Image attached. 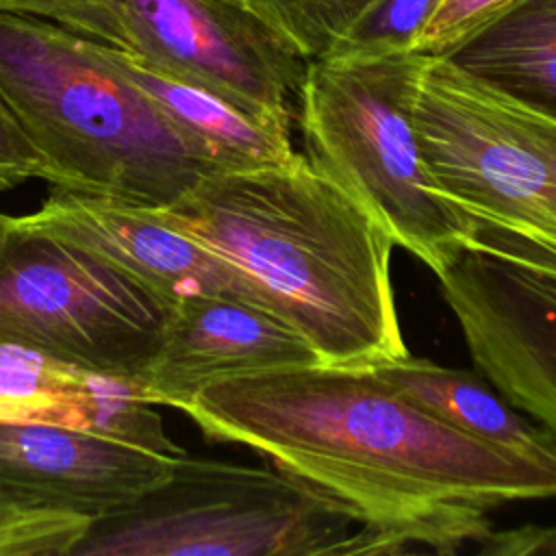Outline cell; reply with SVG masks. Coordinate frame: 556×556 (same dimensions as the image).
Instances as JSON below:
<instances>
[{
  "mask_svg": "<svg viewBox=\"0 0 556 556\" xmlns=\"http://www.w3.org/2000/svg\"><path fill=\"white\" fill-rule=\"evenodd\" d=\"M182 413L206 439L248 445L339 500L358 523L556 497V467L454 430L369 369L241 374L204 387Z\"/></svg>",
  "mask_w": 556,
  "mask_h": 556,
  "instance_id": "obj_1",
  "label": "cell"
},
{
  "mask_svg": "<svg viewBox=\"0 0 556 556\" xmlns=\"http://www.w3.org/2000/svg\"><path fill=\"white\" fill-rule=\"evenodd\" d=\"M143 208L235 265L321 365L369 369L410 354L391 282V235L304 154L215 172L178 202Z\"/></svg>",
  "mask_w": 556,
  "mask_h": 556,
  "instance_id": "obj_2",
  "label": "cell"
},
{
  "mask_svg": "<svg viewBox=\"0 0 556 556\" xmlns=\"http://www.w3.org/2000/svg\"><path fill=\"white\" fill-rule=\"evenodd\" d=\"M0 100L59 189L161 208L224 172L102 43L54 22L0 11Z\"/></svg>",
  "mask_w": 556,
  "mask_h": 556,
  "instance_id": "obj_3",
  "label": "cell"
},
{
  "mask_svg": "<svg viewBox=\"0 0 556 556\" xmlns=\"http://www.w3.org/2000/svg\"><path fill=\"white\" fill-rule=\"evenodd\" d=\"M424 61L413 50L308 59L295 124L304 156L437 276L469 243V230L437 193L421 156L413 102Z\"/></svg>",
  "mask_w": 556,
  "mask_h": 556,
  "instance_id": "obj_4",
  "label": "cell"
},
{
  "mask_svg": "<svg viewBox=\"0 0 556 556\" xmlns=\"http://www.w3.org/2000/svg\"><path fill=\"white\" fill-rule=\"evenodd\" d=\"M415 128L437 193L469 241L556 271V119L426 56Z\"/></svg>",
  "mask_w": 556,
  "mask_h": 556,
  "instance_id": "obj_5",
  "label": "cell"
},
{
  "mask_svg": "<svg viewBox=\"0 0 556 556\" xmlns=\"http://www.w3.org/2000/svg\"><path fill=\"white\" fill-rule=\"evenodd\" d=\"M354 523L339 500L274 465L185 452L132 506L91 521L72 556H334Z\"/></svg>",
  "mask_w": 556,
  "mask_h": 556,
  "instance_id": "obj_6",
  "label": "cell"
},
{
  "mask_svg": "<svg viewBox=\"0 0 556 556\" xmlns=\"http://www.w3.org/2000/svg\"><path fill=\"white\" fill-rule=\"evenodd\" d=\"M169 306L93 252L0 213V345L87 371L139 378Z\"/></svg>",
  "mask_w": 556,
  "mask_h": 556,
  "instance_id": "obj_7",
  "label": "cell"
},
{
  "mask_svg": "<svg viewBox=\"0 0 556 556\" xmlns=\"http://www.w3.org/2000/svg\"><path fill=\"white\" fill-rule=\"evenodd\" d=\"M126 52L293 128L306 59L250 0H122Z\"/></svg>",
  "mask_w": 556,
  "mask_h": 556,
  "instance_id": "obj_8",
  "label": "cell"
},
{
  "mask_svg": "<svg viewBox=\"0 0 556 556\" xmlns=\"http://www.w3.org/2000/svg\"><path fill=\"white\" fill-rule=\"evenodd\" d=\"M437 278L476 369L556 434V271L467 243Z\"/></svg>",
  "mask_w": 556,
  "mask_h": 556,
  "instance_id": "obj_9",
  "label": "cell"
},
{
  "mask_svg": "<svg viewBox=\"0 0 556 556\" xmlns=\"http://www.w3.org/2000/svg\"><path fill=\"white\" fill-rule=\"evenodd\" d=\"M178 456L80 428L0 421V495L96 521L159 486Z\"/></svg>",
  "mask_w": 556,
  "mask_h": 556,
  "instance_id": "obj_10",
  "label": "cell"
},
{
  "mask_svg": "<svg viewBox=\"0 0 556 556\" xmlns=\"http://www.w3.org/2000/svg\"><path fill=\"white\" fill-rule=\"evenodd\" d=\"M321 365L315 348L274 311L226 293L176 302L139 380L154 406L185 408L204 387L256 371Z\"/></svg>",
  "mask_w": 556,
  "mask_h": 556,
  "instance_id": "obj_11",
  "label": "cell"
},
{
  "mask_svg": "<svg viewBox=\"0 0 556 556\" xmlns=\"http://www.w3.org/2000/svg\"><path fill=\"white\" fill-rule=\"evenodd\" d=\"M26 217L37 228L104 258L169 308L200 293H226L261 304L235 265L143 206L52 187L39 211Z\"/></svg>",
  "mask_w": 556,
  "mask_h": 556,
  "instance_id": "obj_12",
  "label": "cell"
},
{
  "mask_svg": "<svg viewBox=\"0 0 556 556\" xmlns=\"http://www.w3.org/2000/svg\"><path fill=\"white\" fill-rule=\"evenodd\" d=\"M0 421L91 430L169 456L185 452L167 437L139 378L87 371L17 345H0Z\"/></svg>",
  "mask_w": 556,
  "mask_h": 556,
  "instance_id": "obj_13",
  "label": "cell"
},
{
  "mask_svg": "<svg viewBox=\"0 0 556 556\" xmlns=\"http://www.w3.org/2000/svg\"><path fill=\"white\" fill-rule=\"evenodd\" d=\"M369 371L454 430L556 467V434L526 417L480 371L454 369L410 354Z\"/></svg>",
  "mask_w": 556,
  "mask_h": 556,
  "instance_id": "obj_14",
  "label": "cell"
},
{
  "mask_svg": "<svg viewBox=\"0 0 556 556\" xmlns=\"http://www.w3.org/2000/svg\"><path fill=\"white\" fill-rule=\"evenodd\" d=\"M102 50L219 169H252L295 159L298 152L289 126L248 113L202 87L161 74L126 50L106 43H102Z\"/></svg>",
  "mask_w": 556,
  "mask_h": 556,
  "instance_id": "obj_15",
  "label": "cell"
},
{
  "mask_svg": "<svg viewBox=\"0 0 556 556\" xmlns=\"http://www.w3.org/2000/svg\"><path fill=\"white\" fill-rule=\"evenodd\" d=\"M441 59L556 119V0H521Z\"/></svg>",
  "mask_w": 556,
  "mask_h": 556,
  "instance_id": "obj_16",
  "label": "cell"
},
{
  "mask_svg": "<svg viewBox=\"0 0 556 556\" xmlns=\"http://www.w3.org/2000/svg\"><path fill=\"white\" fill-rule=\"evenodd\" d=\"M493 530L486 508L458 506L428 517L397 521L389 526L358 523L334 549V556L354 554H408L434 552L456 554L467 545H478Z\"/></svg>",
  "mask_w": 556,
  "mask_h": 556,
  "instance_id": "obj_17",
  "label": "cell"
},
{
  "mask_svg": "<svg viewBox=\"0 0 556 556\" xmlns=\"http://www.w3.org/2000/svg\"><path fill=\"white\" fill-rule=\"evenodd\" d=\"M308 61L328 54L378 0H250Z\"/></svg>",
  "mask_w": 556,
  "mask_h": 556,
  "instance_id": "obj_18",
  "label": "cell"
},
{
  "mask_svg": "<svg viewBox=\"0 0 556 556\" xmlns=\"http://www.w3.org/2000/svg\"><path fill=\"white\" fill-rule=\"evenodd\" d=\"M91 519L30 508L0 495V556H72Z\"/></svg>",
  "mask_w": 556,
  "mask_h": 556,
  "instance_id": "obj_19",
  "label": "cell"
},
{
  "mask_svg": "<svg viewBox=\"0 0 556 556\" xmlns=\"http://www.w3.org/2000/svg\"><path fill=\"white\" fill-rule=\"evenodd\" d=\"M443 0H378L328 54L410 50Z\"/></svg>",
  "mask_w": 556,
  "mask_h": 556,
  "instance_id": "obj_20",
  "label": "cell"
},
{
  "mask_svg": "<svg viewBox=\"0 0 556 556\" xmlns=\"http://www.w3.org/2000/svg\"><path fill=\"white\" fill-rule=\"evenodd\" d=\"M0 11L54 22L91 41L126 50L122 0H0Z\"/></svg>",
  "mask_w": 556,
  "mask_h": 556,
  "instance_id": "obj_21",
  "label": "cell"
},
{
  "mask_svg": "<svg viewBox=\"0 0 556 556\" xmlns=\"http://www.w3.org/2000/svg\"><path fill=\"white\" fill-rule=\"evenodd\" d=\"M519 2L521 0H443L410 50L424 56H443L471 33Z\"/></svg>",
  "mask_w": 556,
  "mask_h": 556,
  "instance_id": "obj_22",
  "label": "cell"
},
{
  "mask_svg": "<svg viewBox=\"0 0 556 556\" xmlns=\"http://www.w3.org/2000/svg\"><path fill=\"white\" fill-rule=\"evenodd\" d=\"M30 178L46 180V165L0 100V189L17 187Z\"/></svg>",
  "mask_w": 556,
  "mask_h": 556,
  "instance_id": "obj_23",
  "label": "cell"
},
{
  "mask_svg": "<svg viewBox=\"0 0 556 556\" xmlns=\"http://www.w3.org/2000/svg\"><path fill=\"white\" fill-rule=\"evenodd\" d=\"M476 552L486 556H556V526L526 523L506 530H491Z\"/></svg>",
  "mask_w": 556,
  "mask_h": 556,
  "instance_id": "obj_24",
  "label": "cell"
}]
</instances>
